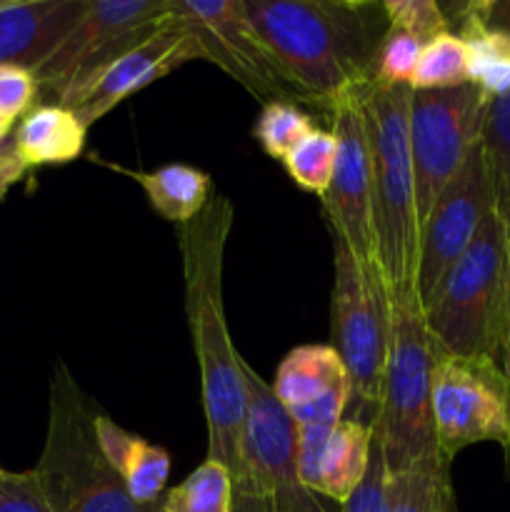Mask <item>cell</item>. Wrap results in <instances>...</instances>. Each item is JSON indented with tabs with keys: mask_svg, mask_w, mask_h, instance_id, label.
Segmentation results:
<instances>
[{
	"mask_svg": "<svg viewBox=\"0 0 510 512\" xmlns=\"http://www.w3.org/2000/svg\"><path fill=\"white\" fill-rule=\"evenodd\" d=\"M233 218V203L225 195H215L198 218L178 225V245L183 258L185 315L200 368L208 458L225 465L235 480L240 475L245 385L240 353L230 340L223 308V260Z\"/></svg>",
	"mask_w": 510,
	"mask_h": 512,
	"instance_id": "1",
	"label": "cell"
},
{
	"mask_svg": "<svg viewBox=\"0 0 510 512\" xmlns=\"http://www.w3.org/2000/svg\"><path fill=\"white\" fill-rule=\"evenodd\" d=\"M248 23L290 78L328 108L375 78L388 18L363 0H240Z\"/></svg>",
	"mask_w": 510,
	"mask_h": 512,
	"instance_id": "2",
	"label": "cell"
},
{
	"mask_svg": "<svg viewBox=\"0 0 510 512\" xmlns=\"http://www.w3.org/2000/svg\"><path fill=\"white\" fill-rule=\"evenodd\" d=\"M373 163V223L385 298H420V225L410 155V85H360Z\"/></svg>",
	"mask_w": 510,
	"mask_h": 512,
	"instance_id": "3",
	"label": "cell"
},
{
	"mask_svg": "<svg viewBox=\"0 0 510 512\" xmlns=\"http://www.w3.org/2000/svg\"><path fill=\"white\" fill-rule=\"evenodd\" d=\"M385 318L388 358L373 430L388 473L400 475L443 460L433 425V373L440 345L425 323L420 298H385Z\"/></svg>",
	"mask_w": 510,
	"mask_h": 512,
	"instance_id": "4",
	"label": "cell"
},
{
	"mask_svg": "<svg viewBox=\"0 0 510 512\" xmlns=\"http://www.w3.org/2000/svg\"><path fill=\"white\" fill-rule=\"evenodd\" d=\"M423 313L428 330L445 353L500 363L510 340V300L498 208L485 215L473 243L440 280Z\"/></svg>",
	"mask_w": 510,
	"mask_h": 512,
	"instance_id": "5",
	"label": "cell"
},
{
	"mask_svg": "<svg viewBox=\"0 0 510 512\" xmlns=\"http://www.w3.org/2000/svg\"><path fill=\"white\" fill-rule=\"evenodd\" d=\"M95 405L58 360L50 380L48 430L35 475L53 512H163V503L140 505L123 478L105 463L93 433ZM165 500V498H163Z\"/></svg>",
	"mask_w": 510,
	"mask_h": 512,
	"instance_id": "6",
	"label": "cell"
},
{
	"mask_svg": "<svg viewBox=\"0 0 510 512\" xmlns=\"http://www.w3.org/2000/svg\"><path fill=\"white\" fill-rule=\"evenodd\" d=\"M170 15L168 0H90L73 33L35 73L38 98L68 108L105 68L153 38Z\"/></svg>",
	"mask_w": 510,
	"mask_h": 512,
	"instance_id": "7",
	"label": "cell"
},
{
	"mask_svg": "<svg viewBox=\"0 0 510 512\" xmlns=\"http://www.w3.org/2000/svg\"><path fill=\"white\" fill-rule=\"evenodd\" d=\"M333 248V348L343 360L350 380V405L355 408L350 420L373 428L383 398L388 358L383 278L365 275L358 260L340 240H335Z\"/></svg>",
	"mask_w": 510,
	"mask_h": 512,
	"instance_id": "8",
	"label": "cell"
},
{
	"mask_svg": "<svg viewBox=\"0 0 510 512\" xmlns=\"http://www.w3.org/2000/svg\"><path fill=\"white\" fill-rule=\"evenodd\" d=\"M240 373L245 385V425L240 475L233 485L268 498L273 512H340L338 503L310 493L300 480L298 423L278 403L270 383L243 358Z\"/></svg>",
	"mask_w": 510,
	"mask_h": 512,
	"instance_id": "9",
	"label": "cell"
},
{
	"mask_svg": "<svg viewBox=\"0 0 510 512\" xmlns=\"http://www.w3.org/2000/svg\"><path fill=\"white\" fill-rule=\"evenodd\" d=\"M438 455L453 465L470 445L498 443L510 478V380L490 358H458L440 348L433 373Z\"/></svg>",
	"mask_w": 510,
	"mask_h": 512,
	"instance_id": "10",
	"label": "cell"
},
{
	"mask_svg": "<svg viewBox=\"0 0 510 512\" xmlns=\"http://www.w3.org/2000/svg\"><path fill=\"white\" fill-rule=\"evenodd\" d=\"M490 98L475 83L410 95V155L420 225L483 138Z\"/></svg>",
	"mask_w": 510,
	"mask_h": 512,
	"instance_id": "11",
	"label": "cell"
},
{
	"mask_svg": "<svg viewBox=\"0 0 510 512\" xmlns=\"http://www.w3.org/2000/svg\"><path fill=\"white\" fill-rule=\"evenodd\" d=\"M170 13L198 38L205 60L238 80L250 95L270 103H315L280 65L248 23L240 0H168Z\"/></svg>",
	"mask_w": 510,
	"mask_h": 512,
	"instance_id": "12",
	"label": "cell"
},
{
	"mask_svg": "<svg viewBox=\"0 0 510 512\" xmlns=\"http://www.w3.org/2000/svg\"><path fill=\"white\" fill-rule=\"evenodd\" d=\"M360 85L340 93L330 110V133L338 140V158L323 208L333 238L353 253L365 275H380L378 243L373 223V163H370L368 128H365Z\"/></svg>",
	"mask_w": 510,
	"mask_h": 512,
	"instance_id": "13",
	"label": "cell"
},
{
	"mask_svg": "<svg viewBox=\"0 0 510 512\" xmlns=\"http://www.w3.org/2000/svg\"><path fill=\"white\" fill-rule=\"evenodd\" d=\"M495 203L498 198H495L493 173L483 143H478L465 158L463 168L445 185L423 223L418 268L420 303H428L440 280L468 250L485 215L495 210Z\"/></svg>",
	"mask_w": 510,
	"mask_h": 512,
	"instance_id": "14",
	"label": "cell"
},
{
	"mask_svg": "<svg viewBox=\"0 0 510 512\" xmlns=\"http://www.w3.org/2000/svg\"><path fill=\"white\" fill-rule=\"evenodd\" d=\"M188 60H205V53L193 30L173 15L153 38H148L138 48L115 60L110 68H105L95 78V83L68 105V110H73L75 118L85 128H90L103 115L118 108L123 100H128L130 95L148 88L155 80L165 78Z\"/></svg>",
	"mask_w": 510,
	"mask_h": 512,
	"instance_id": "15",
	"label": "cell"
},
{
	"mask_svg": "<svg viewBox=\"0 0 510 512\" xmlns=\"http://www.w3.org/2000/svg\"><path fill=\"white\" fill-rule=\"evenodd\" d=\"M373 428L343 418L333 425H298L300 480L310 493L343 505L363 480Z\"/></svg>",
	"mask_w": 510,
	"mask_h": 512,
	"instance_id": "16",
	"label": "cell"
},
{
	"mask_svg": "<svg viewBox=\"0 0 510 512\" xmlns=\"http://www.w3.org/2000/svg\"><path fill=\"white\" fill-rule=\"evenodd\" d=\"M88 8L90 0H10L0 8V65L35 75Z\"/></svg>",
	"mask_w": 510,
	"mask_h": 512,
	"instance_id": "17",
	"label": "cell"
},
{
	"mask_svg": "<svg viewBox=\"0 0 510 512\" xmlns=\"http://www.w3.org/2000/svg\"><path fill=\"white\" fill-rule=\"evenodd\" d=\"M270 388L293 415L338 390H350V380L333 345H298L278 365Z\"/></svg>",
	"mask_w": 510,
	"mask_h": 512,
	"instance_id": "18",
	"label": "cell"
},
{
	"mask_svg": "<svg viewBox=\"0 0 510 512\" xmlns=\"http://www.w3.org/2000/svg\"><path fill=\"white\" fill-rule=\"evenodd\" d=\"M85 133L88 128L75 118L73 110L43 103L20 118L10 145L28 168L65 165L83 153Z\"/></svg>",
	"mask_w": 510,
	"mask_h": 512,
	"instance_id": "19",
	"label": "cell"
},
{
	"mask_svg": "<svg viewBox=\"0 0 510 512\" xmlns=\"http://www.w3.org/2000/svg\"><path fill=\"white\" fill-rule=\"evenodd\" d=\"M460 38L470 53V83L488 98L510 90V30L485 18L483 5L460 10Z\"/></svg>",
	"mask_w": 510,
	"mask_h": 512,
	"instance_id": "20",
	"label": "cell"
},
{
	"mask_svg": "<svg viewBox=\"0 0 510 512\" xmlns=\"http://www.w3.org/2000/svg\"><path fill=\"white\" fill-rule=\"evenodd\" d=\"M133 178L155 213L175 223V228L198 218L210 200V175L190 165L170 163L153 173H133Z\"/></svg>",
	"mask_w": 510,
	"mask_h": 512,
	"instance_id": "21",
	"label": "cell"
},
{
	"mask_svg": "<svg viewBox=\"0 0 510 512\" xmlns=\"http://www.w3.org/2000/svg\"><path fill=\"white\" fill-rule=\"evenodd\" d=\"M390 512H458L450 463L390 475Z\"/></svg>",
	"mask_w": 510,
	"mask_h": 512,
	"instance_id": "22",
	"label": "cell"
},
{
	"mask_svg": "<svg viewBox=\"0 0 510 512\" xmlns=\"http://www.w3.org/2000/svg\"><path fill=\"white\" fill-rule=\"evenodd\" d=\"M233 475L225 465L205 460L188 478L165 493L163 512H230Z\"/></svg>",
	"mask_w": 510,
	"mask_h": 512,
	"instance_id": "23",
	"label": "cell"
},
{
	"mask_svg": "<svg viewBox=\"0 0 510 512\" xmlns=\"http://www.w3.org/2000/svg\"><path fill=\"white\" fill-rule=\"evenodd\" d=\"M465 83H470V53L465 40L448 30L425 43L410 88L445 90Z\"/></svg>",
	"mask_w": 510,
	"mask_h": 512,
	"instance_id": "24",
	"label": "cell"
},
{
	"mask_svg": "<svg viewBox=\"0 0 510 512\" xmlns=\"http://www.w3.org/2000/svg\"><path fill=\"white\" fill-rule=\"evenodd\" d=\"M338 158V140L330 130L313 128L288 155L283 158L290 178L308 193L323 198L330 188Z\"/></svg>",
	"mask_w": 510,
	"mask_h": 512,
	"instance_id": "25",
	"label": "cell"
},
{
	"mask_svg": "<svg viewBox=\"0 0 510 512\" xmlns=\"http://www.w3.org/2000/svg\"><path fill=\"white\" fill-rule=\"evenodd\" d=\"M130 498L140 505L163 503L165 483L170 475V455L158 445L148 443L145 438L135 440L123 470H120Z\"/></svg>",
	"mask_w": 510,
	"mask_h": 512,
	"instance_id": "26",
	"label": "cell"
},
{
	"mask_svg": "<svg viewBox=\"0 0 510 512\" xmlns=\"http://www.w3.org/2000/svg\"><path fill=\"white\" fill-rule=\"evenodd\" d=\"M310 115H305L298 105L290 103H270L263 105L255 123V138L263 145L270 158L283 163L285 155L313 130Z\"/></svg>",
	"mask_w": 510,
	"mask_h": 512,
	"instance_id": "27",
	"label": "cell"
},
{
	"mask_svg": "<svg viewBox=\"0 0 510 512\" xmlns=\"http://www.w3.org/2000/svg\"><path fill=\"white\" fill-rule=\"evenodd\" d=\"M423 48L425 43L420 38L388 25L383 45H380L378 63H375L373 80L383 85H410Z\"/></svg>",
	"mask_w": 510,
	"mask_h": 512,
	"instance_id": "28",
	"label": "cell"
},
{
	"mask_svg": "<svg viewBox=\"0 0 510 512\" xmlns=\"http://www.w3.org/2000/svg\"><path fill=\"white\" fill-rule=\"evenodd\" d=\"M383 10L390 28L405 30L423 43L450 30L448 13L435 0H385Z\"/></svg>",
	"mask_w": 510,
	"mask_h": 512,
	"instance_id": "29",
	"label": "cell"
},
{
	"mask_svg": "<svg viewBox=\"0 0 510 512\" xmlns=\"http://www.w3.org/2000/svg\"><path fill=\"white\" fill-rule=\"evenodd\" d=\"M480 143H483L495 188L510 183V90L498 98H490Z\"/></svg>",
	"mask_w": 510,
	"mask_h": 512,
	"instance_id": "30",
	"label": "cell"
},
{
	"mask_svg": "<svg viewBox=\"0 0 510 512\" xmlns=\"http://www.w3.org/2000/svg\"><path fill=\"white\" fill-rule=\"evenodd\" d=\"M340 512H390V473L375 430L368 470H365L363 480L353 490V495L340 505Z\"/></svg>",
	"mask_w": 510,
	"mask_h": 512,
	"instance_id": "31",
	"label": "cell"
},
{
	"mask_svg": "<svg viewBox=\"0 0 510 512\" xmlns=\"http://www.w3.org/2000/svg\"><path fill=\"white\" fill-rule=\"evenodd\" d=\"M38 83L30 70L15 65H0V120L13 125L35 108Z\"/></svg>",
	"mask_w": 510,
	"mask_h": 512,
	"instance_id": "32",
	"label": "cell"
},
{
	"mask_svg": "<svg viewBox=\"0 0 510 512\" xmlns=\"http://www.w3.org/2000/svg\"><path fill=\"white\" fill-rule=\"evenodd\" d=\"M0 512H53L35 470L0 473Z\"/></svg>",
	"mask_w": 510,
	"mask_h": 512,
	"instance_id": "33",
	"label": "cell"
},
{
	"mask_svg": "<svg viewBox=\"0 0 510 512\" xmlns=\"http://www.w3.org/2000/svg\"><path fill=\"white\" fill-rule=\"evenodd\" d=\"M28 170L30 168L18 158L13 145L8 143L0 148V200L5 198V193H8L18 180H23V175L28 173Z\"/></svg>",
	"mask_w": 510,
	"mask_h": 512,
	"instance_id": "34",
	"label": "cell"
},
{
	"mask_svg": "<svg viewBox=\"0 0 510 512\" xmlns=\"http://www.w3.org/2000/svg\"><path fill=\"white\" fill-rule=\"evenodd\" d=\"M230 512H273L270 500L258 495L255 490L243 488V485H233V505Z\"/></svg>",
	"mask_w": 510,
	"mask_h": 512,
	"instance_id": "35",
	"label": "cell"
},
{
	"mask_svg": "<svg viewBox=\"0 0 510 512\" xmlns=\"http://www.w3.org/2000/svg\"><path fill=\"white\" fill-rule=\"evenodd\" d=\"M495 208H498L500 223H503V235H505V258H508V300H510V183L498 185L495 188Z\"/></svg>",
	"mask_w": 510,
	"mask_h": 512,
	"instance_id": "36",
	"label": "cell"
},
{
	"mask_svg": "<svg viewBox=\"0 0 510 512\" xmlns=\"http://www.w3.org/2000/svg\"><path fill=\"white\" fill-rule=\"evenodd\" d=\"M10 130H13V125L5 123V120H0V148H3V145H8V143H5V140H8Z\"/></svg>",
	"mask_w": 510,
	"mask_h": 512,
	"instance_id": "37",
	"label": "cell"
},
{
	"mask_svg": "<svg viewBox=\"0 0 510 512\" xmlns=\"http://www.w3.org/2000/svg\"><path fill=\"white\" fill-rule=\"evenodd\" d=\"M8 3H10V0H0V8H5Z\"/></svg>",
	"mask_w": 510,
	"mask_h": 512,
	"instance_id": "38",
	"label": "cell"
},
{
	"mask_svg": "<svg viewBox=\"0 0 510 512\" xmlns=\"http://www.w3.org/2000/svg\"><path fill=\"white\" fill-rule=\"evenodd\" d=\"M0 473H3V468H0Z\"/></svg>",
	"mask_w": 510,
	"mask_h": 512,
	"instance_id": "39",
	"label": "cell"
}]
</instances>
